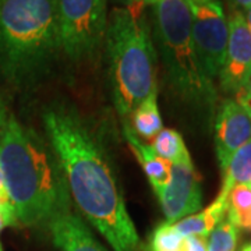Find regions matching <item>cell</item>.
I'll list each match as a JSON object with an SVG mask.
<instances>
[{
	"label": "cell",
	"instance_id": "1",
	"mask_svg": "<svg viewBox=\"0 0 251 251\" xmlns=\"http://www.w3.org/2000/svg\"><path fill=\"white\" fill-rule=\"evenodd\" d=\"M44 126L82 215L113 251H143L108 158L90 128L64 108L46 110Z\"/></svg>",
	"mask_w": 251,
	"mask_h": 251
},
{
	"label": "cell",
	"instance_id": "2",
	"mask_svg": "<svg viewBox=\"0 0 251 251\" xmlns=\"http://www.w3.org/2000/svg\"><path fill=\"white\" fill-rule=\"evenodd\" d=\"M0 168L20 224L48 226L70 209V193L56 153L14 116L0 133Z\"/></svg>",
	"mask_w": 251,
	"mask_h": 251
},
{
	"label": "cell",
	"instance_id": "3",
	"mask_svg": "<svg viewBox=\"0 0 251 251\" xmlns=\"http://www.w3.org/2000/svg\"><path fill=\"white\" fill-rule=\"evenodd\" d=\"M59 0H0V77L25 84L62 53Z\"/></svg>",
	"mask_w": 251,
	"mask_h": 251
},
{
	"label": "cell",
	"instance_id": "4",
	"mask_svg": "<svg viewBox=\"0 0 251 251\" xmlns=\"http://www.w3.org/2000/svg\"><path fill=\"white\" fill-rule=\"evenodd\" d=\"M144 10L115 7L105 34L109 81L123 123L143 100L158 92L156 50Z\"/></svg>",
	"mask_w": 251,
	"mask_h": 251
},
{
	"label": "cell",
	"instance_id": "5",
	"mask_svg": "<svg viewBox=\"0 0 251 251\" xmlns=\"http://www.w3.org/2000/svg\"><path fill=\"white\" fill-rule=\"evenodd\" d=\"M152 7L153 35L166 80L183 100L212 112L218 92L198 59L187 1L158 0Z\"/></svg>",
	"mask_w": 251,
	"mask_h": 251
},
{
	"label": "cell",
	"instance_id": "6",
	"mask_svg": "<svg viewBox=\"0 0 251 251\" xmlns=\"http://www.w3.org/2000/svg\"><path fill=\"white\" fill-rule=\"evenodd\" d=\"M108 0H59L62 53L73 62L94 57L105 41Z\"/></svg>",
	"mask_w": 251,
	"mask_h": 251
},
{
	"label": "cell",
	"instance_id": "7",
	"mask_svg": "<svg viewBox=\"0 0 251 251\" xmlns=\"http://www.w3.org/2000/svg\"><path fill=\"white\" fill-rule=\"evenodd\" d=\"M191 13V34L200 63L214 81L222 69L229 24L219 0H186Z\"/></svg>",
	"mask_w": 251,
	"mask_h": 251
},
{
	"label": "cell",
	"instance_id": "8",
	"mask_svg": "<svg viewBox=\"0 0 251 251\" xmlns=\"http://www.w3.org/2000/svg\"><path fill=\"white\" fill-rule=\"evenodd\" d=\"M227 46L218 78L221 90L234 97L246 87L251 77V32L247 27L244 13L233 7L227 18Z\"/></svg>",
	"mask_w": 251,
	"mask_h": 251
},
{
	"label": "cell",
	"instance_id": "9",
	"mask_svg": "<svg viewBox=\"0 0 251 251\" xmlns=\"http://www.w3.org/2000/svg\"><path fill=\"white\" fill-rule=\"evenodd\" d=\"M166 222L176 224L201 209V180L193 161L172 165V176L166 187L158 194Z\"/></svg>",
	"mask_w": 251,
	"mask_h": 251
},
{
	"label": "cell",
	"instance_id": "10",
	"mask_svg": "<svg viewBox=\"0 0 251 251\" xmlns=\"http://www.w3.org/2000/svg\"><path fill=\"white\" fill-rule=\"evenodd\" d=\"M251 140V117L233 98L225 99L215 120V150L221 171L240 147Z\"/></svg>",
	"mask_w": 251,
	"mask_h": 251
},
{
	"label": "cell",
	"instance_id": "11",
	"mask_svg": "<svg viewBox=\"0 0 251 251\" xmlns=\"http://www.w3.org/2000/svg\"><path fill=\"white\" fill-rule=\"evenodd\" d=\"M48 229L52 242L60 251H105L88 226L70 209L54 216L48 224Z\"/></svg>",
	"mask_w": 251,
	"mask_h": 251
},
{
	"label": "cell",
	"instance_id": "12",
	"mask_svg": "<svg viewBox=\"0 0 251 251\" xmlns=\"http://www.w3.org/2000/svg\"><path fill=\"white\" fill-rule=\"evenodd\" d=\"M123 128H125V137L127 143L133 150L140 165L143 166L144 173L147 175L153 191L158 196L171 180L172 163L161 158L153 151L151 145L144 143L143 140L133 131V128L130 127L128 123H123Z\"/></svg>",
	"mask_w": 251,
	"mask_h": 251
},
{
	"label": "cell",
	"instance_id": "13",
	"mask_svg": "<svg viewBox=\"0 0 251 251\" xmlns=\"http://www.w3.org/2000/svg\"><path fill=\"white\" fill-rule=\"evenodd\" d=\"M226 209H227V198L218 196L214 200V202L206 206L204 211L180 219L179 222L175 224V226L183 237H190V236L208 237L212 229L226 216Z\"/></svg>",
	"mask_w": 251,
	"mask_h": 251
},
{
	"label": "cell",
	"instance_id": "14",
	"mask_svg": "<svg viewBox=\"0 0 251 251\" xmlns=\"http://www.w3.org/2000/svg\"><path fill=\"white\" fill-rule=\"evenodd\" d=\"M158 92H153L133 110L128 125L141 140H152L163 128L161 112L156 102Z\"/></svg>",
	"mask_w": 251,
	"mask_h": 251
},
{
	"label": "cell",
	"instance_id": "15",
	"mask_svg": "<svg viewBox=\"0 0 251 251\" xmlns=\"http://www.w3.org/2000/svg\"><path fill=\"white\" fill-rule=\"evenodd\" d=\"M222 173L224 181L219 197L227 198L229 191L237 184H251V140L232 155Z\"/></svg>",
	"mask_w": 251,
	"mask_h": 251
},
{
	"label": "cell",
	"instance_id": "16",
	"mask_svg": "<svg viewBox=\"0 0 251 251\" xmlns=\"http://www.w3.org/2000/svg\"><path fill=\"white\" fill-rule=\"evenodd\" d=\"M226 218L239 229L251 230V184H237L229 191Z\"/></svg>",
	"mask_w": 251,
	"mask_h": 251
},
{
	"label": "cell",
	"instance_id": "17",
	"mask_svg": "<svg viewBox=\"0 0 251 251\" xmlns=\"http://www.w3.org/2000/svg\"><path fill=\"white\" fill-rule=\"evenodd\" d=\"M151 147L161 158L173 163L190 162L191 156L183 137L173 128H162L158 134L152 138Z\"/></svg>",
	"mask_w": 251,
	"mask_h": 251
},
{
	"label": "cell",
	"instance_id": "18",
	"mask_svg": "<svg viewBox=\"0 0 251 251\" xmlns=\"http://www.w3.org/2000/svg\"><path fill=\"white\" fill-rule=\"evenodd\" d=\"M239 227L226 216L212 229L206 237L208 251H236L239 242Z\"/></svg>",
	"mask_w": 251,
	"mask_h": 251
},
{
	"label": "cell",
	"instance_id": "19",
	"mask_svg": "<svg viewBox=\"0 0 251 251\" xmlns=\"http://www.w3.org/2000/svg\"><path fill=\"white\" fill-rule=\"evenodd\" d=\"M184 237L176 229L175 224L163 222L151 236L150 251H183Z\"/></svg>",
	"mask_w": 251,
	"mask_h": 251
},
{
	"label": "cell",
	"instance_id": "20",
	"mask_svg": "<svg viewBox=\"0 0 251 251\" xmlns=\"http://www.w3.org/2000/svg\"><path fill=\"white\" fill-rule=\"evenodd\" d=\"M18 224L17 214L11 202H6L0 205V232L9 226H16Z\"/></svg>",
	"mask_w": 251,
	"mask_h": 251
},
{
	"label": "cell",
	"instance_id": "21",
	"mask_svg": "<svg viewBox=\"0 0 251 251\" xmlns=\"http://www.w3.org/2000/svg\"><path fill=\"white\" fill-rule=\"evenodd\" d=\"M233 99L249 113V116L251 117V77L250 80L247 81L246 87L239 94H236Z\"/></svg>",
	"mask_w": 251,
	"mask_h": 251
},
{
	"label": "cell",
	"instance_id": "22",
	"mask_svg": "<svg viewBox=\"0 0 251 251\" xmlns=\"http://www.w3.org/2000/svg\"><path fill=\"white\" fill-rule=\"evenodd\" d=\"M183 251H208L206 250V237H200V236L184 237Z\"/></svg>",
	"mask_w": 251,
	"mask_h": 251
},
{
	"label": "cell",
	"instance_id": "23",
	"mask_svg": "<svg viewBox=\"0 0 251 251\" xmlns=\"http://www.w3.org/2000/svg\"><path fill=\"white\" fill-rule=\"evenodd\" d=\"M158 0H131L130 10H144L147 6H153Z\"/></svg>",
	"mask_w": 251,
	"mask_h": 251
},
{
	"label": "cell",
	"instance_id": "24",
	"mask_svg": "<svg viewBox=\"0 0 251 251\" xmlns=\"http://www.w3.org/2000/svg\"><path fill=\"white\" fill-rule=\"evenodd\" d=\"M232 7L236 10H240L242 13L247 11L251 7V0H229Z\"/></svg>",
	"mask_w": 251,
	"mask_h": 251
},
{
	"label": "cell",
	"instance_id": "25",
	"mask_svg": "<svg viewBox=\"0 0 251 251\" xmlns=\"http://www.w3.org/2000/svg\"><path fill=\"white\" fill-rule=\"evenodd\" d=\"M7 113H6V109L3 108V105L0 103V133H1V130L4 128V126L7 123Z\"/></svg>",
	"mask_w": 251,
	"mask_h": 251
},
{
	"label": "cell",
	"instance_id": "26",
	"mask_svg": "<svg viewBox=\"0 0 251 251\" xmlns=\"http://www.w3.org/2000/svg\"><path fill=\"white\" fill-rule=\"evenodd\" d=\"M113 1H116L119 7H127V9L131 7V0H113Z\"/></svg>",
	"mask_w": 251,
	"mask_h": 251
},
{
	"label": "cell",
	"instance_id": "27",
	"mask_svg": "<svg viewBox=\"0 0 251 251\" xmlns=\"http://www.w3.org/2000/svg\"><path fill=\"white\" fill-rule=\"evenodd\" d=\"M9 196H7V193L6 191H0V205L1 204H6V202H9Z\"/></svg>",
	"mask_w": 251,
	"mask_h": 251
},
{
	"label": "cell",
	"instance_id": "28",
	"mask_svg": "<svg viewBox=\"0 0 251 251\" xmlns=\"http://www.w3.org/2000/svg\"><path fill=\"white\" fill-rule=\"evenodd\" d=\"M244 17H246V23H247V27H249V29H250V32H251V7L247 10V11H246Z\"/></svg>",
	"mask_w": 251,
	"mask_h": 251
},
{
	"label": "cell",
	"instance_id": "29",
	"mask_svg": "<svg viewBox=\"0 0 251 251\" xmlns=\"http://www.w3.org/2000/svg\"><path fill=\"white\" fill-rule=\"evenodd\" d=\"M0 191H6V188H4V179H3V172H1V168H0Z\"/></svg>",
	"mask_w": 251,
	"mask_h": 251
},
{
	"label": "cell",
	"instance_id": "30",
	"mask_svg": "<svg viewBox=\"0 0 251 251\" xmlns=\"http://www.w3.org/2000/svg\"><path fill=\"white\" fill-rule=\"evenodd\" d=\"M242 251H251V243H249V244H246V246L243 247Z\"/></svg>",
	"mask_w": 251,
	"mask_h": 251
},
{
	"label": "cell",
	"instance_id": "31",
	"mask_svg": "<svg viewBox=\"0 0 251 251\" xmlns=\"http://www.w3.org/2000/svg\"><path fill=\"white\" fill-rule=\"evenodd\" d=\"M0 251H3V249H1V244H0Z\"/></svg>",
	"mask_w": 251,
	"mask_h": 251
}]
</instances>
